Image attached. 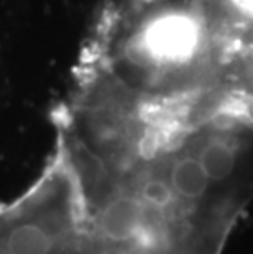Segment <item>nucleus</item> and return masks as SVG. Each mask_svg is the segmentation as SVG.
<instances>
[{"instance_id":"obj_1","label":"nucleus","mask_w":253,"mask_h":254,"mask_svg":"<svg viewBox=\"0 0 253 254\" xmlns=\"http://www.w3.org/2000/svg\"><path fill=\"white\" fill-rule=\"evenodd\" d=\"M58 123L89 254H224L253 202V129L125 105Z\"/></svg>"},{"instance_id":"obj_2","label":"nucleus","mask_w":253,"mask_h":254,"mask_svg":"<svg viewBox=\"0 0 253 254\" xmlns=\"http://www.w3.org/2000/svg\"><path fill=\"white\" fill-rule=\"evenodd\" d=\"M0 254H87L76 184L58 156L28 193L0 210Z\"/></svg>"}]
</instances>
